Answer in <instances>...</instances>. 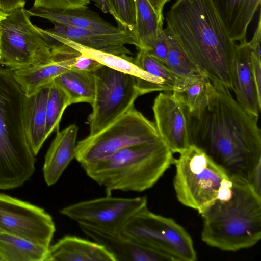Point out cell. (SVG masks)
Wrapping results in <instances>:
<instances>
[{
	"label": "cell",
	"mask_w": 261,
	"mask_h": 261,
	"mask_svg": "<svg viewBox=\"0 0 261 261\" xmlns=\"http://www.w3.org/2000/svg\"><path fill=\"white\" fill-rule=\"evenodd\" d=\"M206 103L187 111L191 144L203 150L229 174L247 181L261 172L258 118L246 111L223 84L212 82Z\"/></svg>",
	"instance_id": "1"
},
{
	"label": "cell",
	"mask_w": 261,
	"mask_h": 261,
	"mask_svg": "<svg viewBox=\"0 0 261 261\" xmlns=\"http://www.w3.org/2000/svg\"><path fill=\"white\" fill-rule=\"evenodd\" d=\"M166 21L199 72L232 90L236 45L213 0H176L167 12Z\"/></svg>",
	"instance_id": "2"
},
{
	"label": "cell",
	"mask_w": 261,
	"mask_h": 261,
	"mask_svg": "<svg viewBox=\"0 0 261 261\" xmlns=\"http://www.w3.org/2000/svg\"><path fill=\"white\" fill-rule=\"evenodd\" d=\"M230 176V188L201 214V239L211 247L236 251L261 238V196L245 178Z\"/></svg>",
	"instance_id": "3"
},
{
	"label": "cell",
	"mask_w": 261,
	"mask_h": 261,
	"mask_svg": "<svg viewBox=\"0 0 261 261\" xmlns=\"http://www.w3.org/2000/svg\"><path fill=\"white\" fill-rule=\"evenodd\" d=\"M26 98L12 70L0 67L1 190L21 187L35 172L25 129Z\"/></svg>",
	"instance_id": "4"
},
{
	"label": "cell",
	"mask_w": 261,
	"mask_h": 261,
	"mask_svg": "<svg viewBox=\"0 0 261 261\" xmlns=\"http://www.w3.org/2000/svg\"><path fill=\"white\" fill-rule=\"evenodd\" d=\"M173 160V153L161 140L124 148L82 167L111 195L115 190L140 192L151 188Z\"/></svg>",
	"instance_id": "5"
},
{
	"label": "cell",
	"mask_w": 261,
	"mask_h": 261,
	"mask_svg": "<svg viewBox=\"0 0 261 261\" xmlns=\"http://www.w3.org/2000/svg\"><path fill=\"white\" fill-rule=\"evenodd\" d=\"M174 159L173 186L178 200L201 214L231 182L227 172L193 144Z\"/></svg>",
	"instance_id": "6"
},
{
	"label": "cell",
	"mask_w": 261,
	"mask_h": 261,
	"mask_svg": "<svg viewBox=\"0 0 261 261\" xmlns=\"http://www.w3.org/2000/svg\"><path fill=\"white\" fill-rule=\"evenodd\" d=\"M24 8L7 14L0 21V64L15 70L55 61L53 42L32 24Z\"/></svg>",
	"instance_id": "7"
},
{
	"label": "cell",
	"mask_w": 261,
	"mask_h": 261,
	"mask_svg": "<svg viewBox=\"0 0 261 261\" xmlns=\"http://www.w3.org/2000/svg\"><path fill=\"white\" fill-rule=\"evenodd\" d=\"M161 140L154 123L134 106L104 129L79 141L75 159L82 167L124 148Z\"/></svg>",
	"instance_id": "8"
},
{
	"label": "cell",
	"mask_w": 261,
	"mask_h": 261,
	"mask_svg": "<svg viewBox=\"0 0 261 261\" xmlns=\"http://www.w3.org/2000/svg\"><path fill=\"white\" fill-rule=\"evenodd\" d=\"M120 232L171 261L197 259L193 240L186 229L172 218L150 211L147 205L135 213Z\"/></svg>",
	"instance_id": "9"
},
{
	"label": "cell",
	"mask_w": 261,
	"mask_h": 261,
	"mask_svg": "<svg viewBox=\"0 0 261 261\" xmlns=\"http://www.w3.org/2000/svg\"><path fill=\"white\" fill-rule=\"evenodd\" d=\"M95 91L88 117L90 135L95 134L120 117L140 95L137 77L102 64L93 71Z\"/></svg>",
	"instance_id": "10"
},
{
	"label": "cell",
	"mask_w": 261,
	"mask_h": 261,
	"mask_svg": "<svg viewBox=\"0 0 261 261\" xmlns=\"http://www.w3.org/2000/svg\"><path fill=\"white\" fill-rule=\"evenodd\" d=\"M146 196L132 198L111 195L81 201L62 208L60 213L78 224L106 230L120 231L126 222L147 205Z\"/></svg>",
	"instance_id": "11"
},
{
	"label": "cell",
	"mask_w": 261,
	"mask_h": 261,
	"mask_svg": "<svg viewBox=\"0 0 261 261\" xmlns=\"http://www.w3.org/2000/svg\"><path fill=\"white\" fill-rule=\"evenodd\" d=\"M0 231L49 247L56 227L44 209L0 193Z\"/></svg>",
	"instance_id": "12"
},
{
	"label": "cell",
	"mask_w": 261,
	"mask_h": 261,
	"mask_svg": "<svg viewBox=\"0 0 261 261\" xmlns=\"http://www.w3.org/2000/svg\"><path fill=\"white\" fill-rule=\"evenodd\" d=\"M152 110L156 129L171 152L180 153L191 145L187 110L170 91L161 92Z\"/></svg>",
	"instance_id": "13"
},
{
	"label": "cell",
	"mask_w": 261,
	"mask_h": 261,
	"mask_svg": "<svg viewBox=\"0 0 261 261\" xmlns=\"http://www.w3.org/2000/svg\"><path fill=\"white\" fill-rule=\"evenodd\" d=\"M52 23L54 28L46 30L40 28L41 31L47 35L61 37L90 48L124 55L132 54L125 45H134L137 48L139 46L135 33L128 30L123 29L117 33H102Z\"/></svg>",
	"instance_id": "14"
},
{
	"label": "cell",
	"mask_w": 261,
	"mask_h": 261,
	"mask_svg": "<svg viewBox=\"0 0 261 261\" xmlns=\"http://www.w3.org/2000/svg\"><path fill=\"white\" fill-rule=\"evenodd\" d=\"M47 35L101 64L143 80L137 84L140 95L154 91H172V88L164 81L140 68L134 63V58L127 55L112 54L84 46L61 37Z\"/></svg>",
	"instance_id": "15"
},
{
	"label": "cell",
	"mask_w": 261,
	"mask_h": 261,
	"mask_svg": "<svg viewBox=\"0 0 261 261\" xmlns=\"http://www.w3.org/2000/svg\"><path fill=\"white\" fill-rule=\"evenodd\" d=\"M78 224L86 235L103 246L113 255L115 261L170 260L165 255L141 245L120 231H109Z\"/></svg>",
	"instance_id": "16"
},
{
	"label": "cell",
	"mask_w": 261,
	"mask_h": 261,
	"mask_svg": "<svg viewBox=\"0 0 261 261\" xmlns=\"http://www.w3.org/2000/svg\"><path fill=\"white\" fill-rule=\"evenodd\" d=\"M251 47L244 38L236 45L232 73V90L237 102L247 112L259 117L261 96L256 88L251 66Z\"/></svg>",
	"instance_id": "17"
},
{
	"label": "cell",
	"mask_w": 261,
	"mask_h": 261,
	"mask_svg": "<svg viewBox=\"0 0 261 261\" xmlns=\"http://www.w3.org/2000/svg\"><path fill=\"white\" fill-rule=\"evenodd\" d=\"M78 127L71 124L57 131L45 156L44 178L50 186L55 184L71 161L75 158Z\"/></svg>",
	"instance_id": "18"
},
{
	"label": "cell",
	"mask_w": 261,
	"mask_h": 261,
	"mask_svg": "<svg viewBox=\"0 0 261 261\" xmlns=\"http://www.w3.org/2000/svg\"><path fill=\"white\" fill-rule=\"evenodd\" d=\"M28 11L31 16L41 17L51 22L99 33H117L123 30L105 21L88 7L70 10L32 7Z\"/></svg>",
	"instance_id": "19"
},
{
	"label": "cell",
	"mask_w": 261,
	"mask_h": 261,
	"mask_svg": "<svg viewBox=\"0 0 261 261\" xmlns=\"http://www.w3.org/2000/svg\"><path fill=\"white\" fill-rule=\"evenodd\" d=\"M45 261H115V259L100 244L68 235L49 246Z\"/></svg>",
	"instance_id": "20"
},
{
	"label": "cell",
	"mask_w": 261,
	"mask_h": 261,
	"mask_svg": "<svg viewBox=\"0 0 261 261\" xmlns=\"http://www.w3.org/2000/svg\"><path fill=\"white\" fill-rule=\"evenodd\" d=\"M230 38L241 41L260 7L261 0H213Z\"/></svg>",
	"instance_id": "21"
},
{
	"label": "cell",
	"mask_w": 261,
	"mask_h": 261,
	"mask_svg": "<svg viewBox=\"0 0 261 261\" xmlns=\"http://www.w3.org/2000/svg\"><path fill=\"white\" fill-rule=\"evenodd\" d=\"M50 83L27 96L26 98L25 133L29 146L35 156L38 154L46 140L45 137L46 111Z\"/></svg>",
	"instance_id": "22"
},
{
	"label": "cell",
	"mask_w": 261,
	"mask_h": 261,
	"mask_svg": "<svg viewBox=\"0 0 261 261\" xmlns=\"http://www.w3.org/2000/svg\"><path fill=\"white\" fill-rule=\"evenodd\" d=\"M136 24L134 33L139 49L149 51L163 30L164 16L154 8L149 0H134Z\"/></svg>",
	"instance_id": "23"
},
{
	"label": "cell",
	"mask_w": 261,
	"mask_h": 261,
	"mask_svg": "<svg viewBox=\"0 0 261 261\" xmlns=\"http://www.w3.org/2000/svg\"><path fill=\"white\" fill-rule=\"evenodd\" d=\"M75 57L50 63L12 70L14 77L27 96L51 82L56 77L71 68Z\"/></svg>",
	"instance_id": "24"
},
{
	"label": "cell",
	"mask_w": 261,
	"mask_h": 261,
	"mask_svg": "<svg viewBox=\"0 0 261 261\" xmlns=\"http://www.w3.org/2000/svg\"><path fill=\"white\" fill-rule=\"evenodd\" d=\"M66 94L69 105L79 102L91 105L94 99L95 84L93 71L70 68L53 81Z\"/></svg>",
	"instance_id": "25"
},
{
	"label": "cell",
	"mask_w": 261,
	"mask_h": 261,
	"mask_svg": "<svg viewBox=\"0 0 261 261\" xmlns=\"http://www.w3.org/2000/svg\"><path fill=\"white\" fill-rule=\"evenodd\" d=\"M212 87V82L206 76L197 73L177 77L172 93L188 112L192 113L206 103Z\"/></svg>",
	"instance_id": "26"
},
{
	"label": "cell",
	"mask_w": 261,
	"mask_h": 261,
	"mask_svg": "<svg viewBox=\"0 0 261 261\" xmlns=\"http://www.w3.org/2000/svg\"><path fill=\"white\" fill-rule=\"evenodd\" d=\"M48 248L0 231V261H45Z\"/></svg>",
	"instance_id": "27"
},
{
	"label": "cell",
	"mask_w": 261,
	"mask_h": 261,
	"mask_svg": "<svg viewBox=\"0 0 261 261\" xmlns=\"http://www.w3.org/2000/svg\"><path fill=\"white\" fill-rule=\"evenodd\" d=\"M164 30L168 45L165 66L177 77L200 73L188 59L170 28L167 26Z\"/></svg>",
	"instance_id": "28"
},
{
	"label": "cell",
	"mask_w": 261,
	"mask_h": 261,
	"mask_svg": "<svg viewBox=\"0 0 261 261\" xmlns=\"http://www.w3.org/2000/svg\"><path fill=\"white\" fill-rule=\"evenodd\" d=\"M65 92L53 81L50 84L46 104L45 137L46 139L55 130H59V124L65 109L69 106Z\"/></svg>",
	"instance_id": "29"
},
{
	"label": "cell",
	"mask_w": 261,
	"mask_h": 261,
	"mask_svg": "<svg viewBox=\"0 0 261 261\" xmlns=\"http://www.w3.org/2000/svg\"><path fill=\"white\" fill-rule=\"evenodd\" d=\"M134 63L141 69L168 84L172 88L177 77L161 62L156 59L146 50L139 49Z\"/></svg>",
	"instance_id": "30"
},
{
	"label": "cell",
	"mask_w": 261,
	"mask_h": 261,
	"mask_svg": "<svg viewBox=\"0 0 261 261\" xmlns=\"http://www.w3.org/2000/svg\"><path fill=\"white\" fill-rule=\"evenodd\" d=\"M110 14L117 21L118 27L134 32L136 24L134 0H107Z\"/></svg>",
	"instance_id": "31"
},
{
	"label": "cell",
	"mask_w": 261,
	"mask_h": 261,
	"mask_svg": "<svg viewBox=\"0 0 261 261\" xmlns=\"http://www.w3.org/2000/svg\"><path fill=\"white\" fill-rule=\"evenodd\" d=\"M90 0H34L33 7L51 10H70L88 7Z\"/></svg>",
	"instance_id": "32"
},
{
	"label": "cell",
	"mask_w": 261,
	"mask_h": 261,
	"mask_svg": "<svg viewBox=\"0 0 261 261\" xmlns=\"http://www.w3.org/2000/svg\"><path fill=\"white\" fill-rule=\"evenodd\" d=\"M168 51V41L163 29L157 41L151 49L147 52L165 65Z\"/></svg>",
	"instance_id": "33"
},
{
	"label": "cell",
	"mask_w": 261,
	"mask_h": 261,
	"mask_svg": "<svg viewBox=\"0 0 261 261\" xmlns=\"http://www.w3.org/2000/svg\"><path fill=\"white\" fill-rule=\"evenodd\" d=\"M251 51V66L257 92L261 96V55L260 50Z\"/></svg>",
	"instance_id": "34"
},
{
	"label": "cell",
	"mask_w": 261,
	"mask_h": 261,
	"mask_svg": "<svg viewBox=\"0 0 261 261\" xmlns=\"http://www.w3.org/2000/svg\"><path fill=\"white\" fill-rule=\"evenodd\" d=\"M100 63L80 54L75 59L71 68L83 71H93Z\"/></svg>",
	"instance_id": "35"
},
{
	"label": "cell",
	"mask_w": 261,
	"mask_h": 261,
	"mask_svg": "<svg viewBox=\"0 0 261 261\" xmlns=\"http://www.w3.org/2000/svg\"><path fill=\"white\" fill-rule=\"evenodd\" d=\"M27 0H0V11L8 14L14 10L24 8Z\"/></svg>",
	"instance_id": "36"
},
{
	"label": "cell",
	"mask_w": 261,
	"mask_h": 261,
	"mask_svg": "<svg viewBox=\"0 0 261 261\" xmlns=\"http://www.w3.org/2000/svg\"><path fill=\"white\" fill-rule=\"evenodd\" d=\"M155 10L160 14H163L165 4L170 0H149Z\"/></svg>",
	"instance_id": "37"
},
{
	"label": "cell",
	"mask_w": 261,
	"mask_h": 261,
	"mask_svg": "<svg viewBox=\"0 0 261 261\" xmlns=\"http://www.w3.org/2000/svg\"><path fill=\"white\" fill-rule=\"evenodd\" d=\"M92 1L103 13H111V10L107 0H92Z\"/></svg>",
	"instance_id": "38"
},
{
	"label": "cell",
	"mask_w": 261,
	"mask_h": 261,
	"mask_svg": "<svg viewBox=\"0 0 261 261\" xmlns=\"http://www.w3.org/2000/svg\"><path fill=\"white\" fill-rule=\"evenodd\" d=\"M7 15V14H5L0 11V21L4 19Z\"/></svg>",
	"instance_id": "39"
},
{
	"label": "cell",
	"mask_w": 261,
	"mask_h": 261,
	"mask_svg": "<svg viewBox=\"0 0 261 261\" xmlns=\"http://www.w3.org/2000/svg\"><path fill=\"white\" fill-rule=\"evenodd\" d=\"M0 61H1V56H0Z\"/></svg>",
	"instance_id": "40"
}]
</instances>
